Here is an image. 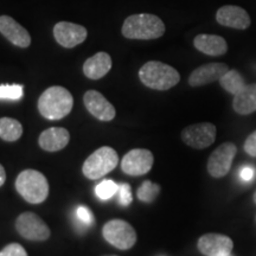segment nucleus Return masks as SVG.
I'll return each mask as SVG.
<instances>
[{
    "mask_svg": "<svg viewBox=\"0 0 256 256\" xmlns=\"http://www.w3.org/2000/svg\"><path fill=\"white\" fill-rule=\"evenodd\" d=\"M153 162L154 156L151 151L145 148H134L124 156L121 160V170L128 176L139 177L151 171Z\"/></svg>",
    "mask_w": 256,
    "mask_h": 256,
    "instance_id": "obj_10",
    "label": "nucleus"
},
{
    "mask_svg": "<svg viewBox=\"0 0 256 256\" xmlns=\"http://www.w3.org/2000/svg\"><path fill=\"white\" fill-rule=\"evenodd\" d=\"M228 256H232V254H230V255H228Z\"/></svg>",
    "mask_w": 256,
    "mask_h": 256,
    "instance_id": "obj_34",
    "label": "nucleus"
},
{
    "mask_svg": "<svg viewBox=\"0 0 256 256\" xmlns=\"http://www.w3.org/2000/svg\"><path fill=\"white\" fill-rule=\"evenodd\" d=\"M197 248L206 256H228L232 252L234 242L226 235L209 232L198 238Z\"/></svg>",
    "mask_w": 256,
    "mask_h": 256,
    "instance_id": "obj_12",
    "label": "nucleus"
},
{
    "mask_svg": "<svg viewBox=\"0 0 256 256\" xmlns=\"http://www.w3.org/2000/svg\"><path fill=\"white\" fill-rule=\"evenodd\" d=\"M165 24L159 17L150 14L130 16L124 19L122 34L128 40H158L165 34Z\"/></svg>",
    "mask_w": 256,
    "mask_h": 256,
    "instance_id": "obj_2",
    "label": "nucleus"
},
{
    "mask_svg": "<svg viewBox=\"0 0 256 256\" xmlns=\"http://www.w3.org/2000/svg\"><path fill=\"white\" fill-rule=\"evenodd\" d=\"M252 200H254V202H255V204H256V191L254 192V196H252Z\"/></svg>",
    "mask_w": 256,
    "mask_h": 256,
    "instance_id": "obj_32",
    "label": "nucleus"
},
{
    "mask_svg": "<svg viewBox=\"0 0 256 256\" xmlns=\"http://www.w3.org/2000/svg\"><path fill=\"white\" fill-rule=\"evenodd\" d=\"M16 190L30 204H40L49 196V183L37 170H24L16 179Z\"/></svg>",
    "mask_w": 256,
    "mask_h": 256,
    "instance_id": "obj_4",
    "label": "nucleus"
},
{
    "mask_svg": "<svg viewBox=\"0 0 256 256\" xmlns=\"http://www.w3.org/2000/svg\"><path fill=\"white\" fill-rule=\"evenodd\" d=\"M229 70L226 63H208L198 66L191 72L188 84L191 87H202L210 83L220 81V78Z\"/></svg>",
    "mask_w": 256,
    "mask_h": 256,
    "instance_id": "obj_15",
    "label": "nucleus"
},
{
    "mask_svg": "<svg viewBox=\"0 0 256 256\" xmlns=\"http://www.w3.org/2000/svg\"><path fill=\"white\" fill-rule=\"evenodd\" d=\"M220 84L224 90L232 95H238L246 87V81L243 76L236 69H229L222 78H220Z\"/></svg>",
    "mask_w": 256,
    "mask_h": 256,
    "instance_id": "obj_22",
    "label": "nucleus"
},
{
    "mask_svg": "<svg viewBox=\"0 0 256 256\" xmlns=\"http://www.w3.org/2000/svg\"><path fill=\"white\" fill-rule=\"evenodd\" d=\"M74 107V98L68 89L52 86L38 98V110L48 120H60L70 114Z\"/></svg>",
    "mask_w": 256,
    "mask_h": 256,
    "instance_id": "obj_1",
    "label": "nucleus"
},
{
    "mask_svg": "<svg viewBox=\"0 0 256 256\" xmlns=\"http://www.w3.org/2000/svg\"><path fill=\"white\" fill-rule=\"evenodd\" d=\"M6 182V172L4 166L0 164V186H2Z\"/></svg>",
    "mask_w": 256,
    "mask_h": 256,
    "instance_id": "obj_31",
    "label": "nucleus"
},
{
    "mask_svg": "<svg viewBox=\"0 0 256 256\" xmlns=\"http://www.w3.org/2000/svg\"><path fill=\"white\" fill-rule=\"evenodd\" d=\"M83 102L89 113L100 121H112L116 115L114 106L98 90H88L83 96Z\"/></svg>",
    "mask_w": 256,
    "mask_h": 256,
    "instance_id": "obj_13",
    "label": "nucleus"
},
{
    "mask_svg": "<svg viewBox=\"0 0 256 256\" xmlns=\"http://www.w3.org/2000/svg\"><path fill=\"white\" fill-rule=\"evenodd\" d=\"M216 20L222 26L236 28V30H246L252 24L248 12L235 5H226L217 10Z\"/></svg>",
    "mask_w": 256,
    "mask_h": 256,
    "instance_id": "obj_14",
    "label": "nucleus"
},
{
    "mask_svg": "<svg viewBox=\"0 0 256 256\" xmlns=\"http://www.w3.org/2000/svg\"><path fill=\"white\" fill-rule=\"evenodd\" d=\"M23 136V126L18 120L12 118H2L0 119V138L8 142H14L20 139Z\"/></svg>",
    "mask_w": 256,
    "mask_h": 256,
    "instance_id": "obj_21",
    "label": "nucleus"
},
{
    "mask_svg": "<svg viewBox=\"0 0 256 256\" xmlns=\"http://www.w3.org/2000/svg\"><path fill=\"white\" fill-rule=\"evenodd\" d=\"M118 194H119V203L122 206H128L132 203V188L127 183H122L119 185V190H118Z\"/></svg>",
    "mask_w": 256,
    "mask_h": 256,
    "instance_id": "obj_26",
    "label": "nucleus"
},
{
    "mask_svg": "<svg viewBox=\"0 0 256 256\" xmlns=\"http://www.w3.org/2000/svg\"><path fill=\"white\" fill-rule=\"evenodd\" d=\"M112 64L110 56L101 51L86 60L83 64V74L90 80H100L110 72Z\"/></svg>",
    "mask_w": 256,
    "mask_h": 256,
    "instance_id": "obj_19",
    "label": "nucleus"
},
{
    "mask_svg": "<svg viewBox=\"0 0 256 256\" xmlns=\"http://www.w3.org/2000/svg\"><path fill=\"white\" fill-rule=\"evenodd\" d=\"M139 78L144 86L154 90H168L180 81V75L174 66L159 60H150L139 70Z\"/></svg>",
    "mask_w": 256,
    "mask_h": 256,
    "instance_id": "obj_3",
    "label": "nucleus"
},
{
    "mask_svg": "<svg viewBox=\"0 0 256 256\" xmlns=\"http://www.w3.org/2000/svg\"><path fill=\"white\" fill-rule=\"evenodd\" d=\"M87 36V28L70 22H60L54 26V37L56 42L66 49H72L82 44Z\"/></svg>",
    "mask_w": 256,
    "mask_h": 256,
    "instance_id": "obj_11",
    "label": "nucleus"
},
{
    "mask_svg": "<svg viewBox=\"0 0 256 256\" xmlns=\"http://www.w3.org/2000/svg\"><path fill=\"white\" fill-rule=\"evenodd\" d=\"M104 238L120 250H128L136 243L138 235L136 229L124 220H110L102 228Z\"/></svg>",
    "mask_w": 256,
    "mask_h": 256,
    "instance_id": "obj_6",
    "label": "nucleus"
},
{
    "mask_svg": "<svg viewBox=\"0 0 256 256\" xmlns=\"http://www.w3.org/2000/svg\"><path fill=\"white\" fill-rule=\"evenodd\" d=\"M118 190H119V185L113 180L106 179V180H102L100 184L96 185L95 194L96 196L100 198V200H107L113 197L114 194H116Z\"/></svg>",
    "mask_w": 256,
    "mask_h": 256,
    "instance_id": "obj_24",
    "label": "nucleus"
},
{
    "mask_svg": "<svg viewBox=\"0 0 256 256\" xmlns=\"http://www.w3.org/2000/svg\"><path fill=\"white\" fill-rule=\"evenodd\" d=\"M194 46L198 51L208 56H223L228 51V44L223 37L217 34H202L194 37Z\"/></svg>",
    "mask_w": 256,
    "mask_h": 256,
    "instance_id": "obj_18",
    "label": "nucleus"
},
{
    "mask_svg": "<svg viewBox=\"0 0 256 256\" xmlns=\"http://www.w3.org/2000/svg\"><path fill=\"white\" fill-rule=\"evenodd\" d=\"M76 217H78V220L81 222L83 226H92V223H94V215H92V211L84 206L78 208V210H76Z\"/></svg>",
    "mask_w": 256,
    "mask_h": 256,
    "instance_id": "obj_27",
    "label": "nucleus"
},
{
    "mask_svg": "<svg viewBox=\"0 0 256 256\" xmlns=\"http://www.w3.org/2000/svg\"><path fill=\"white\" fill-rule=\"evenodd\" d=\"M16 230L28 241L43 242L50 238L51 232L48 224L34 212H23L16 220Z\"/></svg>",
    "mask_w": 256,
    "mask_h": 256,
    "instance_id": "obj_7",
    "label": "nucleus"
},
{
    "mask_svg": "<svg viewBox=\"0 0 256 256\" xmlns=\"http://www.w3.org/2000/svg\"><path fill=\"white\" fill-rule=\"evenodd\" d=\"M70 142V133L63 127H51L43 130L38 138L42 150L46 152H58L66 148Z\"/></svg>",
    "mask_w": 256,
    "mask_h": 256,
    "instance_id": "obj_17",
    "label": "nucleus"
},
{
    "mask_svg": "<svg viewBox=\"0 0 256 256\" xmlns=\"http://www.w3.org/2000/svg\"><path fill=\"white\" fill-rule=\"evenodd\" d=\"M0 34L18 48L26 49L31 44V36L28 31L10 16L0 17Z\"/></svg>",
    "mask_w": 256,
    "mask_h": 256,
    "instance_id": "obj_16",
    "label": "nucleus"
},
{
    "mask_svg": "<svg viewBox=\"0 0 256 256\" xmlns=\"http://www.w3.org/2000/svg\"><path fill=\"white\" fill-rule=\"evenodd\" d=\"M232 108L240 115H249L256 112V83L247 84L234 96Z\"/></svg>",
    "mask_w": 256,
    "mask_h": 256,
    "instance_id": "obj_20",
    "label": "nucleus"
},
{
    "mask_svg": "<svg viewBox=\"0 0 256 256\" xmlns=\"http://www.w3.org/2000/svg\"><path fill=\"white\" fill-rule=\"evenodd\" d=\"M160 186L158 184L146 180L142 184V186L138 188V198L144 203H151L159 194Z\"/></svg>",
    "mask_w": 256,
    "mask_h": 256,
    "instance_id": "obj_23",
    "label": "nucleus"
},
{
    "mask_svg": "<svg viewBox=\"0 0 256 256\" xmlns=\"http://www.w3.org/2000/svg\"><path fill=\"white\" fill-rule=\"evenodd\" d=\"M238 153V147L232 142H223L211 153L206 168L212 178H223L229 174L232 162Z\"/></svg>",
    "mask_w": 256,
    "mask_h": 256,
    "instance_id": "obj_8",
    "label": "nucleus"
},
{
    "mask_svg": "<svg viewBox=\"0 0 256 256\" xmlns=\"http://www.w3.org/2000/svg\"><path fill=\"white\" fill-rule=\"evenodd\" d=\"M243 148H244V151L247 154L256 158V130H254V132H252L250 136L246 139Z\"/></svg>",
    "mask_w": 256,
    "mask_h": 256,
    "instance_id": "obj_29",
    "label": "nucleus"
},
{
    "mask_svg": "<svg viewBox=\"0 0 256 256\" xmlns=\"http://www.w3.org/2000/svg\"><path fill=\"white\" fill-rule=\"evenodd\" d=\"M104 256H118V255H104Z\"/></svg>",
    "mask_w": 256,
    "mask_h": 256,
    "instance_id": "obj_33",
    "label": "nucleus"
},
{
    "mask_svg": "<svg viewBox=\"0 0 256 256\" xmlns=\"http://www.w3.org/2000/svg\"><path fill=\"white\" fill-rule=\"evenodd\" d=\"M23 94L24 88L20 84L0 86V100H20Z\"/></svg>",
    "mask_w": 256,
    "mask_h": 256,
    "instance_id": "obj_25",
    "label": "nucleus"
},
{
    "mask_svg": "<svg viewBox=\"0 0 256 256\" xmlns=\"http://www.w3.org/2000/svg\"><path fill=\"white\" fill-rule=\"evenodd\" d=\"M216 126L211 122L190 124L182 130V140L185 145L194 150H204L212 145L216 140Z\"/></svg>",
    "mask_w": 256,
    "mask_h": 256,
    "instance_id": "obj_9",
    "label": "nucleus"
},
{
    "mask_svg": "<svg viewBox=\"0 0 256 256\" xmlns=\"http://www.w3.org/2000/svg\"><path fill=\"white\" fill-rule=\"evenodd\" d=\"M119 164V156L110 146H102L92 152L86 159L82 166V174L90 180H96L104 177Z\"/></svg>",
    "mask_w": 256,
    "mask_h": 256,
    "instance_id": "obj_5",
    "label": "nucleus"
},
{
    "mask_svg": "<svg viewBox=\"0 0 256 256\" xmlns=\"http://www.w3.org/2000/svg\"><path fill=\"white\" fill-rule=\"evenodd\" d=\"M241 177L242 179H244V180H252V178H254V170L252 168H242L241 171Z\"/></svg>",
    "mask_w": 256,
    "mask_h": 256,
    "instance_id": "obj_30",
    "label": "nucleus"
},
{
    "mask_svg": "<svg viewBox=\"0 0 256 256\" xmlns=\"http://www.w3.org/2000/svg\"><path fill=\"white\" fill-rule=\"evenodd\" d=\"M0 256H28V252L19 243H10L0 250Z\"/></svg>",
    "mask_w": 256,
    "mask_h": 256,
    "instance_id": "obj_28",
    "label": "nucleus"
}]
</instances>
